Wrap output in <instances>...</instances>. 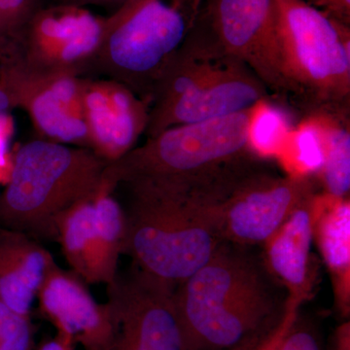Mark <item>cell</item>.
I'll list each match as a JSON object with an SVG mask.
<instances>
[{
  "instance_id": "obj_16",
  "label": "cell",
  "mask_w": 350,
  "mask_h": 350,
  "mask_svg": "<svg viewBox=\"0 0 350 350\" xmlns=\"http://www.w3.org/2000/svg\"><path fill=\"white\" fill-rule=\"evenodd\" d=\"M54 257L40 241L24 232L0 228V301L29 317Z\"/></svg>"
},
{
  "instance_id": "obj_10",
  "label": "cell",
  "mask_w": 350,
  "mask_h": 350,
  "mask_svg": "<svg viewBox=\"0 0 350 350\" xmlns=\"http://www.w3.org/2000/svg\"><path fill=\"white\" fill-rule=\"evenodd\" d=\"M199 16L220 47L269 91L296 98L285 73L275 0H202Z\"/></svg>"
},
{
  "instance_id": "obj_1",
  "label": "cell",
  "mask_w": 350,
  "mask_h": 350,
  "mask_svg": "<svg viewBox=\"0 0 350 350\" xmlns=\"http://www.w3.org/2000/svg\"><path fill=\"white\" fill-rule=\"evenodd\" d=\"M250 248L222 241L175 288L183 350H255L286 312L288 294Z\"/></svg>"
},
{
  "instance_id": "obj_3",
  "label": "cell",
  "mask_w": 350,
  "mask_h": 350,
  "mask_svg": "<svg viewBox=\"0 0 350 350\" xmlns=\"http://www.w3.org/2000/svg\"><path fill=\"white\" fill-rule=\"evenodd\" d=\"M268 96L264 83L220 47L198 15L156 83L145 135L243 111Z\"/></svg>"
},
{
  "instance_id": "obj_24",
  "label": "cell",
  "mask_w": 350,
  "mask_h": 350,
  "mask_svg": "<svg viewBox=\"0 0 350 350\" xmlns=\"http://www.w3.org/2000/svg\"><path fill=\"white\" fill-rule=\"evenodd\" d=\"M301 305H303V303L301 301L297 300V299L288 298L286 312L283 315L282 321L275 330L271 332V335L255 350H280L283 338L293 325L298 315L300 314Z\"/></svg>"
},
{
  "instance_id": "obj_8",
  "label": "cell",
  "mask_w": 350,
  "mask_h": 350,
  "mask_svg": "<svg viewBox=\"0 0 350 350\" xmlns=\"http://www.w3.org/2000/svg\"><path fill=\"white\" fill-rule=\"evenodd\" d=\"M317 181L276 174L262 163L196 206L221 241L262 246L297 207L319 192Z\"/></svg>"
},
{
  "instance_id": "obj_9",
  "label": "cell",
  "mask_w": 350,
  "mask_h": 350,
  "mask_svg": "<svg viewBox=\"0 0 350 350\" xmlns=\"http://www.w3.org/2000/svg\"><path fill=\"white\" fill-rule=\"evenodd\" d=\"M107 24V17L96 15L87 7L46 4L32 15L6 49L36 72L84 77Z\"/></svg>"
},
{
  "instance_id": "obj_14",
  "label": "cell",
  "mask_w": 350,
  "mask_h": 350,
  "mask_svg": "<svg viewBox=\"0 0 350 350\" xmlns=\"http://www.w3.org/2000/svg\"><path fill=\"white\" fill-rule=\"evenodd\" d=\"M94 194L62 214L57 241L71 271L83 282L108 285L119 273L122 243L117 232L96 217Z\"/></svg>"
},
{
  "instance_id": "obj_23",
  "label": "cell",
  "mask_w": 350,
  "mask_h": 350,
  "mask_svg": "<svg viewBox=\"0 0 350 350\" xmlns=\"http://www.w3.org/2000/svg\"><path fill=\"white\" fill-rule=\"evenodd\" d=\"M14 133V121L9 112L0 113V184L6 185L13 167L12 152L9 148Z\"/></svg>"
},
{
  "instance_id": "obj_18",
  "label": "cell",
  "mask_w": 350,
  "mask_h": 350,
  "mask_svg": "<svg viewBox=\"0 0 350 350\" xmlns=\"http://www.w3.org/2000/svg\"><path fill=\"white\" fill-rule=\"evenodd\" d=\"M350 107H324L306 110L319 128L324 162L317 181L326 194L349 197Z\"/></svg>"
},
{
  "instance_id": "obj_12",
  "label": "cell",
  "mask_w": 350,
  "mask_h": 350,
  "mask_svg": "<svg viewBox=\"0 0 350 350\" xmlns=\"http://www.w3.org/2000/svg\"><path fill=\"white\" fill-rule=\"evenodd\" d=\"M82 116L87 147L107 163L133 150L148 126L151 103L121 83L81 77Z\"/></svg>"
},
{
  "instance_id": "obj_29",
  "label": "cell",
  "mask_w": 350,
  "mask_h": 350,
  "mask_svg": "<svg viewBox=\"0 0 350 350\" xmlns=\"http://www.w3.org/2000/svg\"><path fill=\"white\" fill-rule=\"evenodd\" d=\"M11 108L10 103H9L8 98L6 94L0 89V113L9 112Z\"/></svg>"
},
{
  "instance_id": "obj_6",
  "label": "cell",
  "mask_w": 350,
  "mask_h": 350,
  "mask_svg": "<svg viewBox=\"0 0 350 350\" xmlns=\"http://www.w3.org/2000/svg\"><path fill=\"white\" fill-rule=\"evenodd\" d=\"M202 0H129L107 17L85 77L103 76L151 103L154 88L194 27Z\"/></svg>"
},
{
  "instance_id": "obj_15",
  "label": "cell",
  "mask_w": 350,
  "mask_h": 350,
  "mask_svg": "<svg viewBox=\"0 0 350 350\" xmlns=\"http://www.w3.org/2000/svg\"><path fill=\"white\" fill-rule=\"evenodd\" d=\"M314 195L297 207L282 227L262 244V261L269 273L284 288L288 297L303 303L312 297L315 284L312 259V202Z\"/></svg>"
},
{
  "instance_id": "obj_17",
  "label": "cell",
  "mask_w": 350,
  "mask_h": 350,
  "mask_svg": "<svg viewBox=\"0 0 350 350\" xmlns=\"http://www.w3.org/2000/svg\"><path fill=\"white\" fill-rule=\"evenodd\" d=\"M313 241L331 275L335 301L347 314L350 306L349 197L317 192L312 202Z\"/></svg>"
},
{
  "instance_id": "obj_13",
  "label": "cell",
  "mask_w": 350,
  "mask_h": 350,
  "mask_svg": "<svg viewBox=\"0 0 350 350\" xmlns=\"http://www.w3.org/2000/svg\"><path fill=\"white\" fill-rule=\"evenodd\" d=\"M79 276L55 265L38 294L39 308L57 327L59 336L93 350H105L115 342L109 306L100 305Z\"/></svg>"
},
{
  "instance_id": "obj_27",
  "label": "cell",
  "mask_w": 350,
  "mask_h": 350,
  "mask_svg": "<svg viewBox=\"0 0 350 350\" xmlns=\"http://www.w3.org/2000/svg\"><path fill=\"white\" fill-rule=\"evenodd\" d=\"M129 0H48L47 4H66V5H75L87 7L89 5H118L121 7Z\"/></svg>"
},
{
  "instance_id": "obj_4",
  "label": "cell",
  "mask_w": 350,
  "mask_h": 350,
  "mask_svg": "<svg viewBox=\"0 0 350 350\" xmlns=\"http://www.w3.org/2000/svg\"><path fill=\"white\" fill-rule=\"evenodd\" d=\"M107 165L88 147L42 138L23 144L0 195V228L57 241L62 214L98 190Z\"/></svg>"
},
{
  "instance_id": "obj_11",
  "label": "cell",
  "mask_w": 350,
  "mask_h": 350,
  "mask_svg": "<svg viewBox=\"0 0 350 350\" xmlns=\"http://www.w3.org/2000/svg\"><path fill=\"white\" fill-rule=\"evenodd\" d=\"M80 88L81 77L36 72L12 51H0V89L11 108L27 112L39 138L87 147Z\"/></svg>"
},
{
  "instance_id": "obj_22",
  "label": "cell",
  "mask_w": 350,
  "mask_h": 350,
  "mask_svg": "<svg viewBox=\"0 0 350 350\" xmlns=\"http://www.w3.org/2000/svg\"><path fill=\"white\" fill-rule=\"evenodd\" d=\"M31 340L29 317L13 312L6 320L0 336V350H29Z\"/></svg>"
},
{
  "instance_id": "obj_19",
  "label": "cell",
  "mask_w": 350,
  "mask_h": 350,
  "mask_svg": "<svg viewBox=\"0 0 350 350\" xmlns=\"http://www.w3.org/2000/svg\"><path fill=\"white\" fill-rule=\"evenodd\" d=\"M284 175L294 178H317L324 162L319 128L310 115L294 125L275 159Z\"/></svg>"
},
{
  "instance_id": "obj_7",
  "label": "cell",
  "mask_w": 350,
  "mask_h": 350,
  "mask_svg": "<svg viewBox=\"0 0 350 350\" xmlns=\"http://www.w3.org/2000/svg\"><path fill=\"white\" fill-rule=\"evenodd\" d=\"M285 73L306 110L350 105V27L305 0H275Z\"/></svg>"
},
{
  "instance_id": "obj_26",
  "label": "cell",
  "mask_w": 350,
  "mask_h": 350,
  "mask_svg": "<svg viewBox=\"0 0 350 350\" xmlns=\"http://www.w3.org/2000/svg\"><path fill=\"white\" fill-rule=\"evenodd\" d=\"M329 19L350 27V0H305Z\"/></svg>"
},
{
  "instance_id": "obj_25",
  "label": "cell",
  "mask_w": 350,
  "mask_h": 350,
  "mask_svg": "<svg viewBox=\"0 0 350 350\" xmlns=\"http://www.w3.org/2000/svg\"><path fill=\"white\" fill-rule=\"evenodd\" d=\"M280 350H321L319 340L308 327L300 325L299 315L283 338Z\"/></svg>"
},
{
  "instance_id": "obj_28",
  "label": "cell",
  "mask_w": 350,
  "mask_h": 350,
  "mask_svg": "<svg viewBox=\"0 0 350 350\" xmlns=\"http://www.w3.org/2000/svg\"><path fill=\"white\" fill-rule=\"evenodd\" d=\"M70 342L66 338L59 336L56 340L46 342L38 350H71Z\"/></svg>"
},
{
  "instance_id": "obj_21",
  "label": "cell",
  "mask_w": 350,
  "mask_h": 350,
  "mask_svg": "<svg viewBox=\"0 0 350 350\" xmlns=\"http://www.w3.org/2000/svg\"><path fill=\"white\" fill-rule=\"evenodd\" d=\"M48 0H0V51L12 45L25 25Z\"/></svg>"
},
{
  "instance_id": "obj_20",
  "label": "cell",
  "mask_w": 350,
  "mask_h": 350,
  "mask_svg": "<svg viewBox=\"0 0 350 350\" xmlns=\"http://www.w3.org/2000/svg\"><path fill=\"white\" fill-rule=\"evenodd\" d=\"M293 123L284 108L268 98L258 100L250 109L247 142L250 151L262 161L275 160Z\"/></svg>"
},
{
  "instance_id": "obj_2",
  "label": "cell",
  "mask_w": 350,
  "mask_h": 350,
  "mask_svg": "<svg viewBox=\"0 0 350 350\" xmlns=\"http://www.w3.org/2000/svg\"><path fill=\"white\" fill-rule=\"evenodd\" d=\"M250 109L200 123L172 126L108 163L103 181L114 190L133 179H153L202 200L266 162L250 151Z\"/></svg>"
},
{
  "instance_id": "obj_5",
  "label": "cell",
  "mask_w": 350,
  "mask_h": 350,
  "mask_svg": "<svg viewBox=\"0 0 350 350\" xmlns=\"http://www.w3.org/2000/svg\"><path fill=\"white\" fill-rule=\"evenodd\" d=\"M119 186L128 192L124 254L144 273L176 288L222 243L187 196L150 179Z\"/></svg>"
}]
</instances>
